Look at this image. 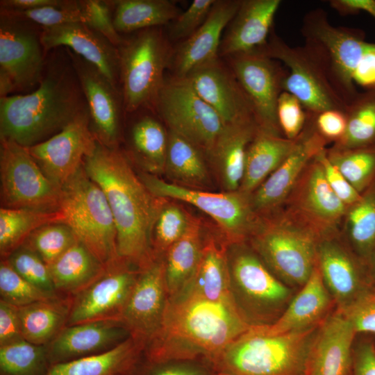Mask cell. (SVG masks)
<instances>
[{
  "mask_svg": "<svg viewBox=\"0 0 375 375\" xmlns=\"http://www.w3.org/2000/svg\"><path fill=\"white\" fill-rule=\"evenodd\" d=\"M0 295L1 300L17 307L60 297L47 293L25 280L5 258L0 262Z\"/></svg>",
  "mask_w": 375,
  "mask_h": 375,
  "instance_id": "cell-47",
  "label": "cell"
},
{
  "mask_svg": "<svg viewBox=\"0 0 375 375\" xmlns=\"http://www.w3.org/2000/svg\"><path fill=\"white\" fill-rule=\"evenodd\" d=\"M241 0H216L204 23L173 51L169 66L174 77L184 78L195 69L219 57L224 30Z\"/></svg>",
  "mask_w": 375,
  "mask_h": 375,
  "instance_id": "cell-26",
  "label": "cell"
},
{
  "mask_svg": "<svg viewBox=\"0 0 375 375\" xmlns=\"http://www.w3.org/2000/svg\"><path fill=\"white\" fill-rule=\"evenodd\" d=\"M5 259L25 280L47 293L58 295L48 265L33 250L22 245Z\"/></svg>",
  "mask_w": 375,
  "mask_h": 375,
  "instance_id": "cell-49",
  "label": "cell"
},
{
  "mask_svg": "<svg viewBox=\"0 0 375 375\" xmlns=\"http://www.w3.org/2000/svg\"><path fill=\"white\" fill-rule=\"evenodd\" d=\"M356 335L351 323L336 308L318 327L303 375H352Z\"/></svg>",
  "mask_w": 375,
  "mask_h": 375,
  "instance_id": "cell-24",
  "label": "cell"
},
{
  "mask_svg": "<svg viewBox=\"0 0 375 375\" xmlns=\"http://www.w3.org/2000/svg\"><path fill=\"white\" fill-rule=\"evenodd\" d=\"M41 41L46 54L58 47L67 48L95 66L120 88L117 48L87 24L72 22L42 28Z\"/></svg>",
  "mask_w": 375,
  "mask_h": 375,
  "instance_id": "cell-25",
  "label": "cell"
},
{
  "mask_svg": "<svg viewBox=\"0 0 375 375\" xmlns=\"http://www.w3.org/2000/svg\"><path fill=\"white\" fill-rule=\"evenodd\" d=\"M316 156L307 165L281 208L319 240L340 233L347 206L329 186Z\"/></svg>",
  "mask_w": 375,
  "mask_h": 375,
  "instance_id": "cell-15",
  "label": "cell"
},
{
  "mask_svg": "<svg viewBox=\"0 0 375 375\" xmlns=\"http://www.w3.org/2000/svg\"><path fill=\"white\" fill-rule=\"evenodd\" d=\"M347 128L335 149H353L375 144V88L358 92L345 112Z\"/></svg>",
  "mask_w": 375,
  "mask_h": 375,
  "instance_id": "cell-42",
  "label": "cell"
},
{
  "mask_svg": "<svg viewBox=\"0 0 375 375\" xmlns=\"http://www.w3.org/2000/svg\"><path fill=\"white\" fill-rule=\"evenodd\" d=\"M112 22L117 32L124 35L172 22L180 13L169 0H110Z\"/></svg>",
  "mask_w": 375,
  "mask_h": 375,
  "instance_id": "cell-38",
  "label": "cell"
},
{
  "mask_svg": "<svg viewBox=\"0 0 375 375\" xmlns=\"http://www.w3.org/2000/svg\"><path fill=\"white\" fill-rule=\"evenodd\" d=\"M50 366L46 345L22 339L0 346L1 375H45Z\"/></svg>",
  "mask_w": 375,
  "mask_h": 375,
  "instance_id": "cell-44",
  "label": "cell"
},
{
  "mask_svg": "<svg viewBox=\"0 0 375 375\" xmlns=\"http://www.w3.org/2000/svg\"><path fill=\"white\" fill-rule=\"evenodd\" d=\"M58 210L63 224L100 262L109 266L121 260L117 229L106 197L83 166L60 188Z\"/></svg>",
  "mask_w": 375,
  "mask_h": 375,
  "instance_id": "cell-7",
  "label": "cell"
},
{
  "mask_svg": "<svg viewBox=\"0 0 375 375\" xmlns=\"http://www.w3.org/2000/svg\"><path fill=\"white\" fill-rule=\"evenodd\" d=\"M60 0H1L0 8L26 10L45 6L56 5Z\"/></svg>",
  "mask_w": 375,
  "mask_h": 375,
  "instance_id": "cell-61",
  "label": "cell"
},
{
  "mask_svg": "<svg viewBox=\"0 0 375 375\" xmlns=\"http://www.w3.org/2000/svg\"><path fill=\"white\" fill-rule=\"evenodd\" d=\"M367 265L372 280L375 283V250L367 261Z\"/></svg>",
  "mask_w": 375,
  "mask_h": 375,
  "instance_id": "cell-62",
  "label": "cell"
},
{
  "mask_svg": "<svg viewBox=\"0 0 375 375\" xmlns=\"http://www.w3.org/2000/svg\"><path fill=\"white\" fill-rule=\"evenodd\" d=\"M375 375V336L357 334L353 346V374Z\"/></svg>",
  "mask_w": 375,
  "mask_h": 375,
  "instance_id": "cell-55",
  "label": "cell"
},
{
  "mask_svg": "<svg viewBox=\"0 0 375 375\" xmlns=\"http://www.w3.org/2000/svg\"><path fill=\"white\" fill-rule=\"evenodd\" d=\"M130 336L120 321L104 320L65 326L47 344L50 365L98 354Z\"/></svg>",
  "mask_w": 375,
  "mask_h": 375,
  "instance_id": "cell-27",
  "label": "cell"
},
{
  "mask_svg": "<svg viewBox=\"0 0 375 375\" xmlns=\"http://www.w3.org/2000/svg\"><path fill=\"white\" fill-rule=\"evenodd\" d=\"M97 142L88 110L53 136L27 149L44 175L61 188L83 166Z\"/></svg>",
  "mask_w": 375,
  "mask_h": 375,
  "instance_id": "cell-19",
  "label": "cell"
},
{
  "mask_svg": "<svg viewBox=\"0 0 375 375\" xmlns=\"http://www.w3.org/2000/svg\"><path fill=\"white\" fill-rule=\"evenodd\" d=\"M84 24L106 38L117 48L122 43L123 35L115 28L110 0L79 1Z\"/></svg>",
  "mask_w": 375,
  "mask_h": 375,
  "instance_id": "cell-50",
  "label": "cell"
},
{
  "mask_svg": "<svg viewBox=\"0 0 375 375\" xmlns=\"http://www.w3.org/2000/svg\"><path fill=\"white\" fill-rule=\"evenodd\" d=\"M317 266L340 310L375 284L367 264L348 247L339 233L318 241Z\"/></svg>",
  "mask_w": 375,
  "mask_h": 375,
  "instance_id": "cell-22",
  "label": "cell"
},
{
  "mask_svg": "<svg viewBox=\"0 0 375 375\" xmlns=\"http://www.w3.org/2000/svg\"><path fill=\"white\" fill-rule=\"evenodd\" d=\"M83 166L106 197L116 226L119 258L138 270L147 268L157 260L151 233L165 199L148 190L119 147L109 148L97 141Z\"/></svg>",
  "mask_w": 375,
  "mask_h": 375,
  "instance_id": "cell-1",
  "label": "cell"
},
{
  "mask_svg": "<svg viewBox=\"0 0 375 375\" xmlns=\"http://www.w3.org/2000/svg\"><path fill=\"white\" fill-rule=\"evenodd\" d=\"M318 241L281 208L260 217L247 242L281 282L297 292L316 267Z\"/></svg>",
  "mask_w": 375,
  "mask_h": 375,
  "instance_id": "cell-5",
  "label": "cell"
},
{
  "mask_svg": "<svg viewBox=\"0 0 375 375\" xmlns=\"http://www.w3.org/2000/svg\"><path fill=\"white\" fill-rule=\"evenodd\" d=\"M22 339L17 306L0 300V346Z\"/></svg>",
  "mask_w": 375,
  "mask_h": 375,
  "instance_id": "cell-57",
  "label": "cell"
},
{
  "mask_svg": "<svg viewBox=\"0 0 375 375\" xmlns=\"http://www.w3.org/2000/svg\"><path fill=\"white\" fill-rule=\"evenodd\" d=\"M184 78L217 112L226 126L258 125L249 98L220 57L195 69Z\"/></svg>",
  "mask_w": 375,
  "mask_h": 375,
  "instance_id": "cell-23",
  "label": "cell"
},
{
  "mask_svg": "<svg viewBox=\"0 0 375 375\" xmlns=\"http://www.w3.org/2000/svg\"><path fill=\"white\" fill-rule=\"evenodd\" d=\"M0 10L31 21L42 28L72 22H84L79 1L74 0H60L56 5L45 6L26 10L3 8H0Z\"/></svg>",
  "mask_w": 375,
  "mask_h": 375,
  "instance_id": "cell-48",
  "label": "cell"
},
{
  "mask_svg": "<svg viewBox=\"0 0 375 375\" xmlns=\"http://www.w3.org/2000/svg\"><path fill=\"white\" fill-rule=\"evenodd\" d=\"M205 238L201 221L194 216L184 235L173 244L164 257L169 299L183 293L199 263Z\"/></svg>",
  "mask_w": 375,
  "mask_h": 375,
  "instance_id": "cell-32",
  "label": "cell"
},
{
  "mask_svg": "<svg viewBox=\"0 0 375 375\" xmlns=\"http://www.w3.org/2000/svg\"><path fill=\"white\" fill-rule=\"evenodd\" d=\"M326 149L317 155L321 163L324 176L336 196L347 206L356 202L360 197L359 193L348 181L341 172L335 167L326 156Z\"/></svg>",
  "mask_w": 375,
  "mask_h": 375,
  "instance_id": "cell-54",
  "label": "cell"
},
{
  "mask_svg": "<svg viewBox=\"0 0 375 375\" xmlns=\"http://www.w3.org/2000/svg\"><path fill=\"white\" fill-rule=\"evenodd\" d=\"M301 33L304 44L320 60L348 105L359 92L353 81L354 72L366 56L375 53V42H367L361 29L333 26L327 12L319 8L305 14Z\"/></svg>",
  "mask_w": 375,
  "mask_h": 375,
  "instance_id": "cell-8",
  "label": "cell"
},
{
  "mask_svg": "<svg viewBox=\"0 0 375 375\" xmlns=\"http://www.w3.org/2000/svg\"><path fill=\"white\" fill-rule=\"evenodd\" d=\"M59 210H41L28 208H0V253L8 257L22 246L38 228L51 223H62Z\"/></svg>",
  "mask_w": 375,
  "mask_h": 375,
  "instance_id": "cell-41",
  "label": "cell"
},
{
  "mask_svg": "<svg viewBox=\"0 0 375 375\" xmlns=\"http://www.w3.org/2000/svg\"><path fill=\"white\" fill-rule=\"evenodd\" d=\"M151 107L169 131L190 142L207 157L226 126L185 78L165 79Z\"/></svg>",
  "mask_w": 375,
  "mask_h": 375,
  "instance_id": "cell-12",
  "label": "cell"
},
{
  "mask_svg": "<svg viewBox=\"0 0 375 375\" xmlns=\"http://www.w3.org/2000/svg\"><path fill=\"white\" fill-rule=\"evenodd\" d=\"M216 0H194L172 22L169 28L168 38L172 40H185L204 23Z\"/></svg>",
  "mask_w": 375,
  "mask_h": 375,
  "instance_id": "cell-51",
  "label": "cell"
},
{
  "mask_svg": "<svg viewBox=\"0 0 375 375\" xmlns=\"http://www.w3.org/2000/svg\"><path fill=\"white\" fill-rule=\"evenodd\" d=\"M232 299L251 327L268 326L283 315L297 292L281 282L247 242L227 246Z\"/></svg>",
  "mask_w": 375,
  "mask_h": 375,
  "instance_id": "cell-6",
  "label": "cell"
},
{
  "mask_svg": "<svg viewBox=\"0 0 375 375\" xmlns=\"http://www.w3.org/2000/svg\"><path fill=\"white\" fill-rule=\"evenodd\" d=\"M168 362L164 363H150L146 375H209L214 372L206 368L193 365Z\"/></svg>",
  "mask_w": 375,
  "mask_h": 375,
  "instance_id": "cell-58",
  "label": "cell"
},
{
  "mask_svg": "<svg viewBox=\"0 0 375 375\" xmlns=\"http://www.w3.org/2000/svg\"><path fill=\"white\" fill-rule=\"evenodd\" d=\"M328 3L340 15H356L362 11L375 18V0H331Z\"/></svg>",
  "mask_w": 375,
  "mask_h": 375,
  "instance_id": "cell-59",
  "label": "cell"
},
{
  "mask_svg": "<svg viewBox=\"0 0 375 375\" xmlns=\"http://www.w3.org/2000/svg\"><path fill=\"white\" fill-rule=\"evenodd\" d=\"M257 49L288 68L283 91L294 96L307 113L317 115L327 110L346 112L348 105L335 88L324 65L308 46H290L272 28L267 43Z\"/></svg>",
  "mask_w": 375,
  "mask_h": 375,
  "instance_id": "cell-10",
  "label": "cell"
},
{
  "mask_svg": "<svg viewBox=\"0 0 375 375\" xmlns=\"http://www.w3.org/2000/svg\"><path fill=\"white\" fill-rule=\"evenodd\" d=\"M88 110L68 50L58 47L47 54L43 77L33 92L0 98V138L31 147Z\"/></svg>",
  "mask_w": 375,
  "mask_h": 375,
  "instance_id": "cell-2",
  "label": "cell"
},
{
  "mask_svg": "<svg viewBox=\"0 0 375 375\" xmlns=\"http://www.w3.org/2000/svg\"><path fill=\"white\" fill-rule=\"evenodd\" d=\"M139 273L122 260L108 266L97 281L72 300L65 326L119 321Z\"/></svg>",
  "mask_w": 375,
  "mask_h": 375,
  "instance_id": "cell-18",
  "label": "cell"
},
{
  "mask_svg": "<svg viewBox=\"0 0 375 375\" xmlns=\"http://www.w3.org/2000/svg\"><path fill=\"white\" fill-rule=\"evenodd\" d=\"M0 178L3 208L58 210L60 188L44 175L27 147L0 138Z\"/></svg>",
  "mask_w": 375,
  "mask_h": 375,
  "instance_id": "cell-13",
  "label": "cell"
},
{
  "mask_svg": "<svg viewBox=\"0 0 375 375\" xmlns=\"http://www.w3.org/2000/svg\"><path fill=\"white\" fill-rule=\"evenodd\" d=\"M315 126L326 142L335 143L344 135L347 128V116L344 111L327 110L314 116Z\"/></svg>",
  "mask_w": 375,
  "mask_h": 375,
  "instance_id": "cell-56",
  "label": "cell"
},
{
  "mask_svg": "<svg viewBox=\"0 0 375 375\" xmlns=\"http://www.w3.org/2000/svg\"><path fill=\"white\" fill-rule=\"evenodd\" d=\"M355 83L365 89L375 88V53L366 56L353 74Z\"/></svg>",
  "mask_w": 375,
  "mask_h": 375,
  "instance_id": "cell-60",
  "label": "cell"
},
{
  "mask_svg": "<svg viewBox=\"0 0 375 375\" xmlns=\"http://www.w3.org/2000/svg\"><path fill=\"white\" fill-rule=\"evenodd\" d=\"M119 87L126 113L151 103L165 81L173 51L160 27L123 35L117 47Z\"/></svg>",
  "mask_w": 375,
  "mask_h": 375,
  "instance_id": "cell-9",
  "label": "cell"
},
{
  "mask_svg": "<svg viewBox=\"0 0 375 375\" xmlns=\"http://www.w3.org/2000/svg\"><path fill=\"white\" fill-rule=\"evenodd\" d=\"M317 328L270 335L260 326L251 327L210 368L226 375H303Z\"/></svg>",
  "mask_w": 375,
  "mask_h": 375,
  "instance_id": "cell-4",
  "label": "cell"
},
{
  "mask_svg": "<svg viewBox=\"0 0 375 375\" xmlns=\"http://www.w3.org/2000/svg\"><path fill=\"white\" fill-rule=\"evenodd\" d=\"M138 175L155 197L190 203L210 216L227 245L247 242L256 228L260 217L250 195L240 190L210 192L169 183L146 172Z\"/></svg>",
  "mask_w": 375,
  "mask_h": 375,
  "instance_id": "cell-11",
  "label": "cell"
},
{
  "mask_svg": "<svg viewBox=\"0 0 375 375\" xmlns=\"http://www.w3.org/2000/svg\"><path fill=\"white\" fill-rule=\"evenodd\" d=\"M258 128L256 124L226 126L208 156L226 191L239 190L247 147Z\"/></svg>",
  "mask_w": 375,
  "mask_h": 375,
  "instance_id": "cell-34",
  "label": "cell"
},
{
  "mask_svg": "<svg viewBox=\"0 0 375 375\" xmlns=\"http://www.w3.org/2000/svg\"><path fill=\"white\" fill-rule=\"evenodd\" d=\"M128 144L133 156L146 172H164L168 131L155 117L144 114L135 119L129 130Z\"/></svg>",
  "mask_w": 375,
  "mask_h": 375,
  "instance_id": "cell-39",
  "label": "cell"
},
{
  "mask_svg": "<svg viewBox=\"0 0 375 375\" xmlns=\"http://www.w3.org/2000/svg\"><path fill=\"white\" fill-rule=\"evenodd\" d=\"M339 234L367 264L375 250V180L356 202L347 206Z\"/></svg>",
  "mask_w": 375,
  "mask_h": 375,
  "instance_id": "cell-36",
  "label": "cell"
},
{
  "mask_svg": "<svg viewBox=\"0 0 375 375\" xmlns=\"http://www.w3.org/2000/svg\"><path fill=\"white\" fill-rule=\"evenodd\" d=\"M168 301L164 258L157 259L140 270L119 321L146 348L160 328Z\"/></svg>",
  "mask_w": 375,
  "mask_h": 375,
  "instance_id": "cell-21",
  "label": "cell"
},
{
  "mask_svg": "<svg viewBox=\"0 0 375 375\" xmlns=\"http://www.w3.org/2000/svg\"><path fill=\"white\" fill-rule=\"evenodd\" d=\"M297 139L290 140L258 128L247 147L244 174L239 190L249 195L252 194L289 156Z\"/></svg>",
  "mask_w": 375,
  "mask_h": 375,
  "instance_id": "cell-33",
  "label": "cell"
},
{
  "mask_svg": "<svg viewBox=\"0 0 375 375\" xmlns=\"http://www.w3.org/2000/svg\"><path fill=\"white\" fill-rule=\"evenodd\" d=\"M193 217L181 206L165 199L151 233V246L156 259L164 258L170 247L186 232Z\"/></svg>",
  "mask_w": 375,
  "mask_h": 375,
  "instance_id": "cell-45",
  "label": "cell"
},
{
  "mask_svg": "<svg viewBox=\"0 0 375 375\" xmlns=\"http://www.w3.org/2000/svg\"><path fill=\"white\" fill-rule=\"evenodd\" d=\"M226 58L253 108L258 127L283 136L278 122L277 105L288 70L257 49Z\"/></svg>",
  "mask_w": 375,
  "mask_h": 375,
  "instance_id": "cell-16",
  "label": "cell"
},
{
  "mask_svg": "<svg viewBox=\"0 0 375 375\" xmlns=\"http://www.w3.org/2000/svg\"><path fill=\"white\" fill-rule=\"evenodd\" d=\"M144 349L129 336L106 351L52 365L45 375H131Z\"/></svg>",
  "mask_w": 375,
  "mask_h": 375,
  "instance_id": "cell-31",
  "label": "cell"
},
{
  "mask_svg": "<svg viewBox=\"0 0 375 375\" xmlns=\"http://www.w3.org/2000/svg\"><path fill=\"white\" fill-rule=\"evenodd\" d=\"M227 244L212 235L205 238L201 259L194 275L181 295L190 294L211 301L233 299Z\"/></svg>",
  "mask_w": 375,
  "mask_h": 375,
  "instance_id": "cell-30",
  "label": "cell"
},
{
  "mask_svg": "<svg viewBox=\"0 0 375 375\" xmlns=\"http://www.w3.org/2000/svg\"><path fill=\"white\" fill-rule=\"evenodd\" d=\"M326 156L359 192L375 180V144L353 149L326 148Z\"/></svg>",
  "mask_w": 375,
  "mask_h": 375,
  "instance_id": "cell-43",
  "label": "cell"
},
{
  "mask_svg": "<svg viewBox=\"0 0 375 375\" xmlns=\"http://www.w3.org/2000/svg\"><path fill=\"white\" fill-rule=\"evenodd\" d=\"M281 0H241L223 34L219 57L251 51L265 45Z\"/></svg>",
  "mask_w": 375,
  "mask_h": 375,
  "instance_id": "cell-28",
  "label": "cell"
},
{
  "mask_svg": "<svg viewBox=\"0 0 375 375\" xmlns=\"http://www.w3.org/2000/svg\"><path fill=\"white\" fill-rule=\"evenodd\" d=\"M337 308L316 265L310 278L298 290L273 324L260 326L268 334L300 333L319 327Z\"/></svg>",
  "mask_w": 375,
  "mask_h": 375,
  "instance_id": "cell-29",
  "label": "cell"
},
{
  "mask_svg": "<svg viewBox=\"0 0 375 375\" xmlns=\"http://www.w3.org/2000/svg\"><path fill=\"white\" fill-rule=\"evenodd\" d=\"M67 50L87 102L92 134L106 147H119L123 115L126 113L120 88L95 66Z\"/></svg>",
  "mask_w": 375,
  "mask_h": 375,
  "instance_id": "cell-17",
  "label": "cell"
},
{
  "mask_svg": "<svg viewBox=\"0 0 375 375\" xmlns=\"http://www.w3.org/2000/svg\"><path fill=\"white\" fill-rule=\"evenodd\" d=\"M307 113V112H306ZM315 115L307 113L305 127L294 148L270 176L250 194L253 211L259 217L280 210L307 165L328 142L317 132Z\"/></svg>",
  "mask_w": 375,
  "mask_h": 375,
  "instance_id": "cell-20",
  "label": "cell"
},
{
  "mask_svg": "<svg viewBox=\"0 0 375 375\" xmlns=\"http://www.w3.org/2000/svg\"><path fill=\"white\" fill-rule=\"evenodd\" d=\"M78 241L67 225L51 223L35 230L22 245L35 252L49 266Z\"/></svg>",
  "mask_w": 375,
  "mask_h": 375,
  "instance_id": "cell-46",
  "label": "cell"
},
{
  "mask_svg": "<svg viewBox=\"0 0 375 375\" xmlns=\"http://www.w3.org/2000/svg\"><path fill=\"white\" fill-rule=\"evenodd\" d=\"M251 326L233 299L184 294L169 299L162 324L146 347L150 363L203 360L210 365Z\"/></svg>",
  "mask_w": 375,
  "mask_h": 375,
  "instance_id": "cell-3",
  "label": "cell"
},
{
  "mask_svg": "<svg viewBox=\"0 0 375 375\" xmlns=\"http://www.w3.org/2000/svg\"><path fill=\"white\" fill-rule=\"evenodd\" d=\"M205 155L181 135L168 130V146L165 171L172 183L199 189L209 183Z\"/></svg>",
  "mask_w": 375,
  "mask_h": 375,
  "instance_id": "cell-40",
  "label": "cell"
},
{
  "mask_svg": "<svg viewBox=\"0 0 375 375\" xmlns=\"http://www.w3.org/2000/svg\"><path fill=\"white\" fill-rule=\"evenodd\" d=\"M72 299L62 297L17 307L22 337L47 345L66 326Z\"/></svg>",
  "mask_w": 375,
  "mask_h": 375,
  "instance_id": "cell-37",
  "label": "cell"
},
{
  "mask_svg": "<svg viewBox=\"0 0 375 375\" xmlns=\"http://www.w3.org/2000/svg\"><path fill=\"white\" fill-rule=\"evenodd\" d=\"M209 375H226V374H220V373H216V372H212V374H209Z\"/></svg>",
  "mask_w": 375,
  "mask_h": 375,
  "instance_id": "cell-63",
  "label": "cell"
},
{
  "mask_svg": "<svg viewBox=\"0 0 375 375\" xmlns=\"http://www.w3.org/2000/svg\"><path fill=\"white\" fill-rule=\"evenodd\" d=\"M340 311L351 323L356 334L375 336V284Z\"/></svg>",
  "mask_w": 375,
  "mask_h": 375,
  "instance_id": "cell-52",
  "label": "cell"
},
{
  "mask_svg": "<svg viewBox=\"0 0 375 375\" xmlns=\"http://www.w3.org/2000/svg\"><path fill=\"white\" fill-rule=\"evenodd\" d=\"M277 119L283 135L295 140L305 127L307 113L294 96L283 91L278 101Z\"/></svg>",
  "mask_w": 375,
  "mask_h": 375,
  "instance_id": "cell-53",
  "label": "cell"
},
{
  "mask_svg": "<svg viewBox=\"0 0 375 375\" xmlns=\"http://www.w3.org/2000/svg\"><path fill=\"white\" fill-rule=\"evenodd\" d=\"M42 27L0 10V74L12 83L16 94L33 92L44 74L47 54Z\"/></svg>",
  "mask_w": 375,
  "mask_h": 375,
  "instance_id": "cell-14",
  "label": "cell"
},
{
  "mask_svg": "<svg viewBox=\"0 0 375 375\" xmlns=\"http://www.w3.org/2000/svg\"><path fill=\"white\" fill-rule=\"evenodd\" d=\"M48 267L56 293L68 298L85 290L108 267L79 241Z\"/></svg>",
  "mask_w": 375,
  "mask_h": 375,
  "instance_id": "cell-35",
  "label": "cell"
}]
</instances>
